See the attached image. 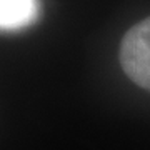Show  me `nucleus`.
<instances>
[{"label":"nucleus","mask_w":150,"mask_h":150,"mask_svg":"<svg viewBox=\"0 0 150 150\" xmlns=\"http://www.w3.org/2000/svg\"><path fill=\"white\" fill-rule=\"evenodd\" d=\"M120 65L134 83L150 90V17L135 23L122 38Z\"/></svg>","instance_id":"f257e3e1"},{"label":"nucleus","mask_w":150,"mask_h":150,"mask_svg":"<svg viewBox=\"0 0 150 150\" xmlns=\"http://www.w3.org/2000/svg\"><path fill=\"white\" fill-rule=\"evenodd\" d=\"M38 0H0V30H18L33 23Z\"/></svg>","instance_id":"f03ea898"}]
</instances>
